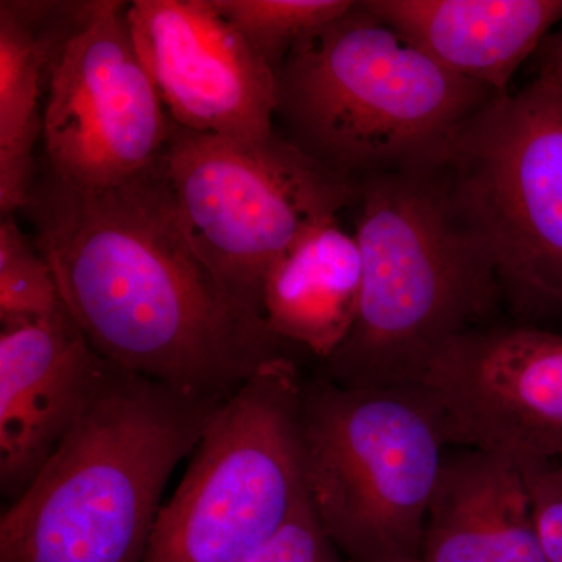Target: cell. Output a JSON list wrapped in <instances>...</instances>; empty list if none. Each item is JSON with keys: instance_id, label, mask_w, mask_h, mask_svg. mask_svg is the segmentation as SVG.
<instances>
[{"instance_id": "d6986e66", "label": "cell", "mask_w": 562, "mask_h": 562, "mask_svg": "<svg viewBox=\"0 0 562 562\" xmlns=\"http://www.w3.org/2000/svg\"><path fill=\"white\" fill-rule=\"evenodd\" d=\"M243 562H342L339 550L324 531L312 501L290 522Z\"/></svg>"}, {"instance_id": "7402d4cb", "label": "cell", "mask_w": 562, "mask_h": 562, "mask_svg": "<svg viewBox=\"0 0 562 562\" xmlns=\"http://www.w3.org/2000/svg\"><path fill=\"white\" fill-rule=\"evenodd\" d=\"M398 562H424L420 560V558H417V560H406V561H398Z\"/></svg>"}, {"instance_id": "3957f363", "label": "cell", "mask_w": 562, "mask_h": 562, "mask_svg": "<svg viewBox=\"0 0 562 562\" xmlns=\"http://www.w3.org/2000/svg\"><path fill=\"white\" fill-rule=\"evenodd\" d=\"M357 205L360 312L325 376L346 387L419 384L435 358L503 301L494 265L436 166L368 177Z\"/></svg>"}, {"instance_id": "ac0fdd59", "label": "cell", "mask_w": 562, "mask_h": 562, "mask_svg": "<svg viewBox=\"0 0 562 562\" xmlns=\"http://www.w3.org/2000/svg\"><path fill=\"white\" fill-rule=\"evenodd\" d=\"M63 308L49 262L29 241L13 216L0 222V322L7 325L46 319Z\"/></svg>"}, {"instance_id": "8fae6325", "label": "cell", "mask_w": 562, "mask_h": 562, "mask_svg": "<svg viewBox=\"0 0 562 562\" xmlns=\"http://www.w3.org/2000/svg\"><path fill=\"white\" fill-rule=\"evenodd\" d=\"M127 22L173 125L254 143L276 132V72L213 0H133Z\"/></svg>"}, {"instance_id": "44dd1931", "label": "cell", "mask_w": 562, "mask_h": 562, "mask_svg": "<svg viewBox=\"0 0 562 562\" xmlns=\"http://www.w3.org/2000/svg\"><path fill=\"white\" fill-rule=\"evenodd\" d=\"M536 57H538V76L536 77L552 81L562 90V27L547 36Z\"/></svg>"}, {"instance_id": "ba28073f", "label": "cell", "mask_w": 562, "mask_h": 562, "mask_svg": "<svg viewBox=\"0 0 562 562\" xmlns=\"http://www.w3.org/2000/svg\"><path fill=\"white\" fill-rule=\"evenodd\" d=\"M161 161L192 246L225 290L260 314L273 262L358 201V183L277 131L254 143L172 124Z\"/></svg>"}, {"instance_id": "5bb4252c", "label": "cell", "mask_w": 562, "mask_h": 562, "mask_svg": "<svg viewBox=\"0 0 562 562\" xmlns=\"http://www.w3.org/2000/svg\"><path fill=\"white\" fill-rule=\"evenodd\" d=\"M424 562H549L522 473L464 449L443 460L425 524Z\"/></svg>"}, {"instance_id": "6da1fadb", "label": "cell", "mask_w": 562, "mask_h": 562, "mask_svg": "<svg viewBox=\"0 0 562 562\" xmlns=\"http://www.w3.org/2000/svg\"><path fill=\"white\" fill-rule=\"evenodd\" d=\"M22 211L63 306L114 368L228 398L266 362L288 357L262 314L233 297L192 246L161 158L109 188L47 171Z\"/></svg>"}, {"instance_id": "52a82bcc", "label": "cell", "mask_w": 562, "mask_h": 562, "mask_svg": "<svg viewBox=\"0 0 562 562\" xmlns=\"http://www.w3.org/2000/svg\"><path fill=\"white\" fill-rule=\"evenodd\" d=\"M436 168L513 313H562L561 88L536 77L522 91L494 95Z\"/></svg>"}, {"instance_id": "277c9868", "label": "cell", "mask_w": 562, "mask_h": 562, "mask_svg": "<svg viewBox=\"0 0 562 562\" xmlns=\"http://www.w3.org/2000/svg\"><path fill=\"white\" fill-rule=\"evenodd\" d=\"M276 77L281 135L355 183L438 165L497 95L441 68L362 2L299 41Z\"/></svg>"}, {"instance_id": "7c38bea8", "label": "cell", "mask_w": 562, "mask_h": 562, "mask_svg": "<svg viewBox=\"0 0 562 562\" xmlns=\"http://www.w3.org/2000/svg\"><path fill=\"white\" fill-rule=\"evenodd\" d=\"M113 366L65 306L0 331V486L16 498L87 413Z\"/></svg>"}, {"instance_id": "9a60e30c", "label": "cell", "mask_w": 562, "mask_h": 562, "mask_svg": "<svg viewBox=\"0 0 562 562\" xmlns=\"http://www.w3.org/2000/svg\"><path fill=\"white\" fill-rule=\"evenodd\" d=\"M361 250L338 221L312 228L273 262L262 281L261 308L269 330L322 361L350 335L360 312Z\"/></svg>"}, {"instance_id": "ffe728a7", "label": "cell", "mask_w": 562, "mask_h": 562, "mask_svg": "<svg viewBox=\"0 0 562 562\" xmlns=\"http://www.w3.org/2000/svg\"><path fill=\"white\" fill-rule=\"evenodd\" d=\"M549 562H562V460L519 468Z\"/></svg>"}, {"instance_id": "5b68a950", "label": "cell", "mask_w": 562, "mask_h": 562, "mask_svg": "<svg viewBox=\"0 0 562 562\" xmlns=\"http://www.w3.org/2000/svg\"><path fill=\"white\" fill-rule=\"evenodd\" d=\"M301 428L310 501L339 553L351 562L420 558L449 443L427 390L321 376L303 382Z\"/></svg>"}, {"instance_id": "2e32d148", "label": "cell", "mask_w": 562, "mask_h": 562, "mask_svg": "<svg viewBox=\"0 0 562 562\" xmlns=\"http://www.w3.org/2000/svg\"><path fill=\"white\" fill-rule=\"evenodd\" d=\"M79 3L0 2V211L24 209L43 136L44 81Z\"/></svg>"}, {"instance_id": "7a4b0ae2", "label": "cell", "mask_w": 562, "mask_h": 562, "mask_svg": "<svg viewBox=\"0 0 562 562\" xmlns=\"http://www.w3.org/2000/svg\"><path fill=\"white\" fill-rule=\"evenodd\" d=\"M227 398L111 368L0 519V562H143L161 495Z\"/></svg>"}, {"instance_id": "4fadbf2b", "label": "cell", "mask_w": 562, "mask_h": 562, "mask_svg": "<svg viewBox=\"0 0 562 562\" xmlns=\"http://www.w3.org/2000/svg\"><path fill=\"white\" fill-rule=\"evenodd\" d=\"M406 43L454 76L508 92L562 22V0H362Z\"/></svg>"}, {"instance_id": "9c48e42d", "label": "cell", "mask_w": 562, "mask_h": 562, "mask_svg": "<svg viewBox=\"0 0 562 562\" xmlns=\"http://www.w3.org/2000/svg\"><path fill=\"white\" fill-rule=\"evenodd\" d=\"M127 5L79 3L50 61L41 138L47 171L74 187L139 176L171 136L172 121L133 44Z\"/></svg>"}, {"instance_id": "30bf717a", "label": "cell", "mask_w": 562, "mask_h": 562, "mask_svg": "<svg viewBox=\"0 0 562 562\" xmlns=\"http://www.w3.org/2000/svg\"><path fill=\"white\" fill-rule=\"evenodd\" d=\"M447 441L517 468L562 460V333L482 325L458 336L420 380Z\"/></svg>"}, {"instance_id": "8992f818", "label": "cell", "mask_w": 562, "mask_h": 562, "mask_svg": "<svg viewBox=\"0 0 562 562\" xmlns=\"http://www.w3.org/2000/svg\"><path fill=\"white\" fill-rule=\"evenodd\" d=\"M302 390L297 366L280 357L222 403L143 562H243L290 522L310 501Z\"/></svg>"}, {"instance_id": "e0dca14e", "label": "cell", "mask_w": 562, "mask_h": 562, "mask_svg": "<svg viewBox=\"0 0 562 562\" xmlns=\"http://www.w3.org/2000/svg\"><path fill=\"white\" fill-rule=\"evenodd\" d=\"M277 74L292 47L344 16L355 0H213Z\"/></svg>"}]
</instances>
